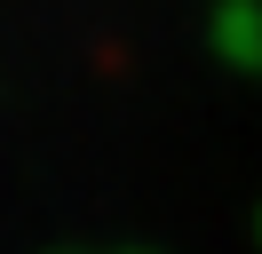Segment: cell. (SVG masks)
Masks as SVG:
<instances>
[{
    "instance_id": "6da1fadb",
    "label": "cell",
    "mask_w": 262,
    "mask_h": 254,
    "mask_svg": "<svg viewBox=\"0 0 262 254\" xmlns=\"http://www.w3.org/2000/svg\"><path fill=\"white\" fill-rule=\"evenodd\" d=\"M207 48L230 64V72H262V0H214Z\"/></svg>"
},
{
    "instance_id": "7a4b0ae2",
    "label": "cell",
    "mask_w": 262,
    "mask_h": 254,
    "mask_svg": "<svg viewBox=\"0 0 262 254\" xmlns=\"http://www.w3.org/2000/svg\"><path fill=\"white\" fill-rule=\"evenodd\" d=\"M254 246H262V206H254Z\"/></svg>"
}]
</instances>
